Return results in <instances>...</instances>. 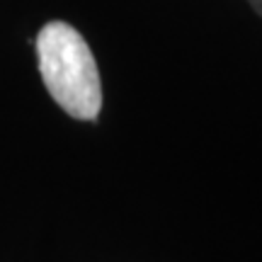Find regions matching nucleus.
<instances>
[{
    "mask_svg": "<svg viewBox=\"0 0 262 262\" xmlns=\"http://www.w3.org/2000/svg\"><path fill=\"white\" fill-rule=\"evenodd\" d=\"M39 73L49 95L75 119L93 122L102 110V85L83 34L66 22H49L37 37Z\"/></svg>",
    "mask_w": 262,
    "mask_h": 262,
    "instance_id": "1",
    "label": "nucleus"
}]
</instances>
